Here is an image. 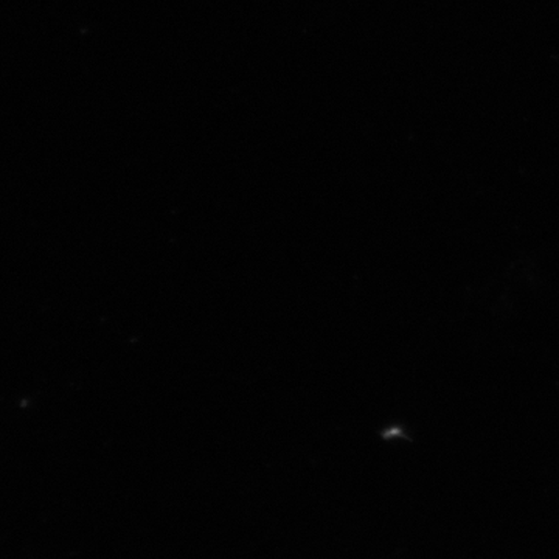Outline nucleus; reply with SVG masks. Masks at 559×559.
Returning <instances> with one entry per match:
<instances>
[]
</instances>
